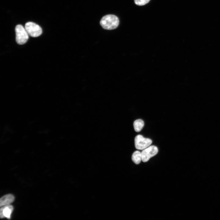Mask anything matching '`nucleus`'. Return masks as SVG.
<instances>
[{
	"label": "nucleus",
	"instance_id": "f257e3e1",
	"mask_svg": "<svg viewBox=\"0 0 220 220\" xmlns=\"http://www.w3.org/2000/svg\"><path fill=\"white\" fill-rule=\"evenodd\" d=\"M119 23L118 17L116 16L109 14L102 17L100 24L102 27L106 30H111L116 28Z\"/></svg>",
	"mask_w": 220,
	"mask_h": 220
},
{
	"label": "nucleus",
	"instance_id": "f03ea898",
	"mask_svg": "<svg viewBox=\"0 0 220 220\" xmlns=\"http://www.w3.org/2000/svg\"><path fill=\"white\" fill-rule=\"evenodd\" d=\"M16 40L19 45L25 43L29 38V35L25 28L20 25H17L15 28Z\"/></svg>",
	"mask_w": 220,
	"mask_h": 220
},
{
	"label": "nucleus",
	"instance_id": "7ed1b4c3",
	"mask_svg": "<svg viewBox=\"0 0 220 220\" xmlns=\"http://www.w3.org/2000/svg\"><path fill=\"white\" fill-rule=\"evenodd\" d=\"M24 28L28 35L32 37H38L42 33L41 27L32 22H29L26 23Z\"/></svg>",
	"mask_w": 220,
	"mask_h": 220
},
{
	"label": "nucleus",
	"instance_id": "20e7f679",
	"mask_svg": "<svg viewBox=\"0 0 220 220\" xmlns=\"http://www.w3.org/2000/svg\"><path fill=\"white\" fill-rule=\"evenodd\" d=\"M134 142L136 149L143 150L150 146L152 141L149 138H145L141 135H138L135 137Z\"/></svg>",
	"mask_w": 220,
	"mask_h": 220
},
{
	"label": "nucleus",
	"instance_id": "39448f33",
	"mask_svg": "<svg viewBox=\"0 0 220 220\" xmlns=\"http://www.w3.org/2000/svg\"><path fill=\"white\" fill-rule=\"evenodd\" d=\"M158 150L157 147L154 145L149 146L142 150L141 152L142 161L144 162H147L149 159L156 155Z\"/></svg>",
	"mask_w": 220,
	"mask_h": 220
},
{
	"label": "nucleus",
	"instance_id": "423d86ee",
	"mask_svg": "<svg viewBox=\"0 0 220 220\" xmlns=\"http://www.w3.org/2000/svg\"><path fill=\"white\" fill-rule=\"evenodd\" d=\"M13 210V207L10 204L1 207L0 209V218H6L10 219Z\"/></svg>",
	"mask_w": 220,
	"mask_h": 220
},
{
	"label": "nucleus",
	"instance_id": "0eeeda50",
	"mask_svg": "<svg viewBox=\"0 0 220 220\" xmlns=\"http://www.w3.org/2000/svg\"><path fill=\"white\" fill-rule=\"evenodd\" d=\"M15 197L12 194H9L2 196L0 199V206L10 204L14 200Z\"/></svg>",
	"mask_w": 220,
	"mask_h": 220
},
{
	"label": "nucleus",
	"instance_id": "6e6552de",
	"mask_svg": "<svg viewBox=\"0 0 220 220\" xmlns=\"http://www.w3.org/2000/svg\"><path fill=\"white\" fill-rule=\"evenodd\" d=\"M132 160L135 164H139L142 160L141 152L138 151H135L132 156Z\"/></svg>",
	"mask_w": 220,
	"mask_h": 220
},
{
	"label": "nucleus",
	"instance_id": "1a4fd4ad",
	"mask_svg": "<svg viewBox=\"0 0 220 220\" xmlns=\"http://www.w3.org/2000/svg\"><path fill=\"white\" fill-rule=\"evenodd\" d=\"M144 125L143 121L141 119H138L134 122L133 126L134 130L137 132H140Z\"/></svg>",
	"mask_w": 220,
	"mask_h": 220
},
{
	"label": "nucleus",
	"instance_id": "9d476101",
	"mask_svg": "<svg viewBox=\"0 0 220 220\" xmlns=\"http://www.w3.org/2000/svg\"><path fill=\"white\" fill-rule=\"evenodd\" d=\"M150 0H134L136 4L138 6H143L148 3Z\"/></svg>",
	"mask_w": 220,
	"mask_h": 220
}]
</instances>
